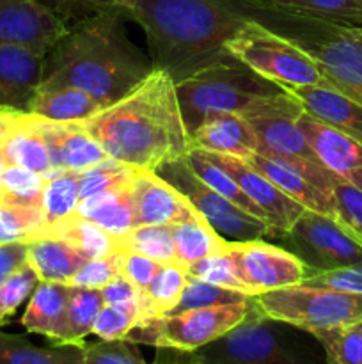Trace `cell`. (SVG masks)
<instances>
[{
  "mask_svg": "<svg viewBox=\"0 0 362 364\" xmlns=\"http://www.w3.org/2000/svg\"><path fill=\"white\" fill-rule=\"evenodd\" d=\"M128 13L110 9L70 25L45 57L38 91L77 87L114 103L155 71L151 57L130 39Z\"/></svg>",
  "mask_w": 362,
  "mask_h": 364,
  "instance_id": "obj_1",
  "label": "cell"
},
{
  "mask_svg": "<svg viewBox=\"0 0 362 364\" xmlns=\"http://www.w3.org/2000/svg\"><path fill=\"white\" fill-rule=\"evenodd\" d=\"M128 18L144 31L155 70L174 84L234 59L226 45L248 21L241 0H135Z\"/></svg>",
  "mask_w": 362,
  "mask_h": 364,
  "instance_id": "obj_2",
  "label": "cell"
},
{
  "mask_svg": "<svg viewBox=\"0 0 362 364\" xmlns=\"http://www.w3.org/2000/svg\"><path fill=\"white\" fill-rule=\"evenodd\" d=\"M82 124L110 159L135 169L155 173L192 148L176 84L162 70Z\"/></svg>",
  "mask_w": 362,
  "mask_h": 364,
  "instance_id": "obj_3",
  "label": "cell"
},
{
  "mask_svg": "<svg viewBox=\"0 0 362 364\" xmlns=\"http://www.w3.org/2000/svg\"><path fill=\"white\" fill-rule=\"evenodd\" d=\"M248 20L300 48L327 85L362 105V27L284 9L263 0H241Z\"/></svg>",
  "mask_w": 362,
  "mask_h": 364,
  "instance_id": "obj_4",
  "label": "cell"
},
{
  "mask_svg": "<svg viewBox=\"0 0 362 364\" xmlns=\"http://www.w3.org/2000/svg\"><path fill=\"white\" fill-rule=\"evenodd\" d=\"M190 364H327L316 336L256 308L219 340L190 352Z\"/></svg>",
  "mask_w": 362,
  "mask_h": 364,
  "instance_id": "obj_5",
  "label": "cell"
},
{
  "mask_svg": "<svg viewBox=\"0 0 362 364\" xmlns=\"http://www.w3.org/2000/svg\"><path fill=\"white\" fill-rule=\"evenodd\" d=\"M283 92L280 85L252 71L238 59L206 68L176 84L177 102L188 135L212 114H240L256 100Z\"/></svg>",
  "mask_w": 362,
  "mask_h": 364,
  "instance_id": "obj_6",
  "label": "cell"
},
{
  "mask_svg": "<svg viewBox=\"0 0 362 364\" xmlns=\"http://www.w3.org/2000/svg\"><path fill=\"white\" fill-rule=\"evenodd\" d=\"M256 308L254 297L240 304L190 309L176 315L149 318L135 326L124 340L133 345L170 348L177 352H195L219 340Z\"/></svg>",
  "mask_w": 362,
  "mask_h": 364,
  "instance_id": "obj_7",
  "label": "cell"
},
{
  "mask_svg": "<svg viewBox=\"0 0 362 364\" xmlns=\"http://www.w3.org/2000/svg\"><path fill=\"white\" fill-rule=\"evenodd\" d=\"M254 301L266 316L309 333L362 322V294L293 284L254 295Z\"/></svg>",
  "mask_w": 362,
  "mask_h": 364,
  "instance_id": "obj_8",
  "label": "cell"
},
{
  "mask_svg": "<svg viewBox=\"0 0 362 364\" xmlns=\"http://www.w3.org/2000/svg\"><path fill=\"white\" fill-rule=\"evenodd\" d=\"M227 52L277 85L325 84L318 66L287 39L248 20L226 45Z\"/></svg>",
  "mask_w": 362,
  "mask_h": 364,
  "instance_id": "obj_9",
  "label": "cell"
},
{
  "mask_svg": "<svg viewBox=\"0 0 362 364\" xmlns=\"http://www.w3.org/2000/svg\"><path fill=\"white\" fill-rule=\"evenodd\" d=\"M162 180L172 185L213 231L229 244L272 238V230L265 220L251 215L229 199L216 194L201 178L195 176L183 159L162 164L155 171Z\"/></svg>",
  "mask_w": 362,
  "mask_h": 364,
  "instance_id": "obj_10",
  "label": "cell"
},
{
  "mask_svg": "<svg viewBox=\"0 0 362 364\" xmlns=\"http://www.w3.org/2000/svg\"><path fill=\"white\" fill-rule=\"evenodd\" d=\"M275 240L304 263L305 272L362 263V242L339 220L314 210H304L293 226Z\"/></svg>",
  "mask_w": 362,
  "mask_h": 364,
  "instance_id": "obj_11",
  "label": "cell"
},
{
  "mask_svg": "<svg viewBox=\"0 0 362 364\" xmlns=\"http://www.w3.org/2000/svg\"><path fill=\"white\" fill-rule=\"evenodd\" d=\"M302 112L304 109L290 95L283 92L256 100L241 110L240 116L245 117L254 132L258 153L261 155L319 162L297 124V117Z\"/></svg>",
  "mask_w": 362,
  "mask_h": 364,
  "instance_id": "obj_12",
  "label": "cell"
},
{
  "mask_svg": "<svg viewBox=\"0 0 362 364\" xmlns=\"http://www.w3.org/2000/svg\"><path fill=\"white\" fill-rule=\"evenodd\" d=\"M227 249L236 262L241 281L252 297L263 291L302 284L305 277L307 269L297 256L280 245L268 244L265 238L227 244Z\"/></svg>",
  "mask_w": 362,
  "mask_h": 364,
  "instance_id": "obj_13",
  "label": "cell"
},
{
  "mask_svg": "<svg viewBox=\"0 0 362 364\" xmlns=\"http://www.w3.org/2000/svg\"><path fill=\"white\" fill-rule=\"evenodd\" d=\"M208 156L220 169L226 171L233 178L234 183L243 191V194L265 213L273 240L286 233L305 210L300 203L284 194L268 178L263 176L259 171H256L243 160L236 156L219 155V153H208Z\"/></svg>",
  "mask_w": 362,
  "mask_h": 364,
  "instance_id": "obj_14",
  "label": "cell"
},
{
  "mask_svg": "<svg viewBox=\"0 0 362 364\" xmlns=\"http://www.w3.org/2000/svg\"><path fill=\"white\" fill-rule=\"evenodd\" d=\"M67 25L35 0H0V45H20L48 53Z\"/></svg>",
  "mask_w": 362,
  "mask_h": 364,
  "instance_id": "obj_15",
  "label": "cell"
},
{
  "mask_svg": "<svg viewBox=\"0 0 362 364\" xmlns=\"http://www.w3.org/2000/svg\"><path fill=\"white\" fill-rule=\"evenodd\" d=\"M38 124L45 137L52 173L71 171L80 174L110 159L102 144L78 121L62 123L38 116Z\"/></svg>",
  "mask_w": 362,
  "mask_h": 364,
  "instance_id": "obj_16",
  "label": "cell"
},
{
  "mask_svg": "<svg viewBox=\"0 0 362 364\" xmlns=\"http://www.w3.org/2000/svg\"><path fill=\"white\" fill-rule=\"evenodd\" d=\"M135 226H174L199 217L194 206L153 171L135 169Z\"/></svg>",
  "mask_w": 362,
  "mask_h": 364,
  "instance_id": "obj_17",
  "label": "cell"
},
{
  "mask_svg": "<svg viewBox=\"0 0 362 364\" xmlns=\"http://www.w3.org/2000/svg\"><path fill=\"white\" fill-rule=\"evenodd\" d=\"M46 53L20 45H0V109L28 112L41 85Z\"/></svg>",
  "mask_w": 362,
  "mask_h": 364,
  "instance_id": "obj_18",
  "label": "cell"
},
{
  "mask_svg": "<svg viewBox=\"0 0 362 364\" xmlns=\"http://www.w3.org/2000/svg\"><path fill=\"white\" fill-rule=\"evenodd\" d=\"M283 91L290 95L305 114L362 144L361 103L327 84L298 85V87L284 85Z\"/></svg>",
  "mask_w": 362,
  "mask_h": 364,
  "instance_id": "obj_19",
  "label": "cell"
},
{
  "mask_svg": "<svg viewBox=\"0 0 362 364\" xmlns=\"http://www.w3.org/2000/svg\"><path fill=\"white\" fill-rule=\"evenodd\" d=\"M188 137L192 148L236 156L243 162L248 156L258 153L254 132L248 127L245 117L236 112L212 114Z\"/></svg>",
  "mask_w": 362,
  "mask_h": 364,
  "instance_id": "obj_20",
  "label": "cell"
},
{
  "mask_svg": "<svg viewBox=\"0 0 362 364\" xmlns=\"http://www.w3.org/2000/svg\"><path fill=\"white\" fill-rule=\"evenodd\" d=\"M245 162L251 167H254L256 171H259L263 176L268 178L284 194L290 196L297 203H300L305 210H314V212L336 219V208H334L332 196L319 191L312 181H309L300 171L295 169L286 160L261 155V153H254Z\"/></svg>",
  "mask_w": 362,
  "mask_h": 364,
  "instance_id": "obj_21",
  "label": "cell"
},
{
  "mask_svg": "<svg viewBox=\"0 0 362 364\" xmlns=\"http://www.w3.org/2000/svg\"><path fill=\"white\" fill-rule=\"evenodd\" d=\"M0 151L7 166L25 167L48 176L52 174L48 149L38 124V116L20 112L13 119L6 134L0 137Z\"/></svg>",
  "mask_w": 362,
  "mask_h": 364,
  "instance_id": "obj_22",
  "label": "cell"
},
{
  "mask_svg": "<svg viewBox=\"0 0 362 364\" xmlns=\"http://www.w3.org/2000/svg\"><path fill=\"white\" fill-rule=\"evenodd\" d=\"M71 284L39 281L28 301L27 309L21 316V326L28 333L41 334L46 340L57 345L60 329L70 301Z\"/></svg>",
  "mask_w": 362,
  "mask_h": 364,
  "instance_id": "obj_23",
  "label": "cell"
},
{
  "mask_svg": "<svg viewBox=\"0 0 362 364\" xmlns=\"http://www.w3.org/2000/svg\"><path fill=\"white\" fill-rule=\"evenodd\" d=\"M85 262L87 258L62 238L43 235L27 244V263L39 281L70 284Z\"/></svg>",
  "mask_w": 362,
  "mask_h": 364,
  "instance_id": "obj_24",
  "label": "cell"
},
{
  "mask_svg": "<svg viewBox=\"0 0 362 364\" xmlns=\"http://www.w3.org/2000/svg\"><path fill=\"white\" fill-rule=\"evenodd\" d=\"M109 105V102L87 91L77 87H62L35 92L28 105V112L52 121L82 123Z\"/></svg>",
  "mask_w": 362,
  "mask_h": 364,
  "instance_id": "obj_25",
  "label": "cell"
},
{
  "mask_svg": "<svg viewBox=\"0 0 362 364\" xmlns=\"http://www.w3.org/2000/svg\"><path fill=\"white\" fill-rule=\"evenodd\" d=\"M43 235L62 238L87 259L106 258V256H112L121 251L119 238L112 237L109 231H105L92 220L82 217L80 213H73V215L64 217L57 223L48 224V226L43 228L39 237H43Z\"/></svg>",
  "mask_w": 362,
  "mask_h": 364,
  "instance_id": "obj_26",
  "label": "cell"
},
{
  "mask_svg": "<svg viewBox=\"0 0 362 364\" xmlns=\"http://www.w3.org/2000/svg\"><path fill=\"white\" fill-rule=\"evenodd\" d=\"M77 213L102 226L112 237L123 238L135 228L133 183L80 199Z\"/></svg>",
  "mask_w": 362,
  "mask_h": 364,
  "instance_id": "obj_27",
  "label": "cell"
},
{
  "mask_svg": "<svg viewBox=\"0 0 362 364\" xmlns=\"http://www.w3.org/2000/svg\"><path fill=\"white\" fill-rule=\"evenodd\" d=\"M84 347L53 345L38 347L27 338L0 331V364H82Z\"/></svg>",
  "mask_w": 362,
  "mask_h": 364,
  "instance_id": "obj_28",
  "label": "cell"
},
{
  "mask_svg": "<svg viewBox=\"0 0 362 364\" xmlns=\"http://www.w3.org/2000/svg\"><path fill=\"white\" fill-rule=\"evenodd\" d=\"M187 281L188 272L183 263H162L149 287L141 294L144 320L167 315L181 299Z\"/></svg>",
  "mask_w": 362,
  "mask_h": 364,
  "instance_id": "obj_29",
  "label": "cell"
},
{
  "mask_svg": "<svg viewBox=\"0 0 362 364\" xmlns=\"http://www.w3.org/2000/svg\"><path fill=\"white\" fill-rule=\"evenodd\" d=\"M105 306L102 290L71 287L66 315L57 345H78L84 347L85 336L92 333V323L99 309Z\"/></svg>",
  "mask_w": 362,
  "mask_h": 364,
  "instance_id": "obj_30",
  "label": "cell"
},
{
  "mask_svg": "<svg viewBox=\"0 0 362 364\" xmlns=\"http://www.w3.org/2000/svg\"><path fill=\"white\" fill-rule=\"evenodd\" d=\"M177 262L185 267L226 249L229 242L220 238L201 215L172 226Z\"/></svg>",
  "mask_w": 362,
  "mask_h": 364,
  "instance_id": "obj_31",
  "label": "cell"
},
{
  "mask_svg": "<svg viewBox=\"0 0 362 364\" xmlns=\"http://www.w3.org/2000/svg\"><path fill=\"white\" fill-rule=\"evenodd\" d=\"M183 160L185 164L190 167L192 173H194L197 178H201L209 188H213V191L216 192V194L229 199L231 203L240 206L241 210H245L247 213H251V215L258 217V219L265 220L266 223L265 213H263L261 210H259L258 206H256L254 203L243 194V191L234 183V180L226 173V171L220 169V167L209 159L208 153L197 148H190L187 153H185Z\"/></svg>",
  "mask_w": 362,
  "mask_h": 364,
  "instance_id": "obj_32",
  "label": "cell"
},
{
  "mask_svg": "<svg viewBox=\"0 0 362 364\" xmlns=\"http://www.w3.org/2000/svg\"><path fill=\"white\" fill-rule=\"evenodd\" d=\"M45 228L41 206L21 205L0 198V245L31 240L39 237Z\"/></svg>",
  "mask_w": 362,
  "mask_h": 364,
  "instance_id": "obj_33",
  "label": "cell"
},
{
  "mask_svg": "<svg viewBox=\"0 0 362 364\" xmlns=\"http://www.w3.org/2000/svg\"><path fill=\"white\" fill-rule=\"evenodd\" d=\"M80 196H78V173L60 171L45 176V188L41 196V210L45 213V226L57 223L67 215L77 213Z\"/></svg>",
  "mask_w": 362,
  "mask_h": 364,
  "instance_id": "obj_34",
  "label": "cell"
},
{
  "mask_svg": "<svg viewBox=\"0 0 362 364\" xmlns=\"http://www.w3.org/2000/svg\"><path fill=\"white\" fill-rule=\"evenodd\" d=\"M119 242L121 249L144 255L158 263L177 262L172 226H135Z\"/></svg>",
  "mask_w": 362,
  "mask_h": 364,
  "instance_id": "obj_35",
  "label": "cell"
},
{
  "mask_svg": "<svg viewBox=\"0 0 362 364\" xmlns=\"http://www.w3.org/2000/svg\"><path fill=\"white\" fill-rule=\"evenodd\" d=\"M322 343L327 364H362V322L312 331Z\"/></svg>",
  "mask_w": 362,
  "mask_h": 364,
  "instance_id": "obj_36",
  "label": "cell"
},
{
  "mask_svg": "<svg viewBox=\"0 0 362 364\" xmlns=\"http://www.w3.org/2000/svg\"><path fill=\"white\" fill-rule=\"evenodd\" d=\"M252 295L241 294V291L229 290V288L216 287V284L206 283V281L197 279V277L188 276L185 290L177 304L170 309L167 315H176L181 311H190V309L202 308H215V306L227 304H240V302L248 301Z\"/></svg>",
  "mask_w": 362,
  "mask_h": 364,
  "instance_id": "obj_37",
  "label": "cell"
},
{
  "mask_svg": "<svg viewBox=\"0 0 362 364\" xmlns=\"http://www.w3.org/2000/svg\"><path fill=\"white\" fill-rule=\"evenodd\" d=\"M284 9L362 27V0H263Z\"/></svg>",
  "mask_w": 362,
  "mask_h": 364,
  "instance_id": "obj_38",
  "label": "cell"
},
{
  "mask_svg": "<svg viewBox=\"0 0 362 364\" xmlns=\"http://www.w3.org/2000/svg\"><path fill=\"white\" fill-rule=\"evenodd\" d=\"M133 174L135 167L124 166V164L109 159L99 166L78 174V196L80 199H85L106 191L128 187L133 183Z\"/></svg>",
  "mask_w": 362,
  "mask_h": 364,
  "instance_id": "obj_39",
  "label": "cell"
},
{
  "mask_svg": "<svg viewBox=\"0 0 362 364\" xmlns=\"http://www.w3.org/2000/svg\"><path fill=\"white\" fill-rule=\"evenodd\" d=\"M144 320L141 301L130 304H105L99 309L92 333L99 340H124L135 326Z\"/></svg>",
  "mask_w": 362,
  "mask_h": 364,
  "instance_id": "obj_40",
  "label": "cell"
},
{
  "mask_svg": "<svg viewBox=\"0 0 362 364\" xmlns=\"http://www.w3.org/2000/svg\"><path fill=\"white\" fill-rule=\"evenodd\" d=\"M187 272L188 276L197 277V279L206 281V283L229 288V290H236L248 295L247 288H245L243 281L240 277V272H238L236 262L231 256L227 245L224 251L215 252V255L208 256V258L199 259V262L188 265Z\"/></svg>",
  "mask_w": 362,
  "mask_h": 364,
  "instance_id": "obj_41",
  "label": "cell"
},
{
  "mask_svg": "<svg viewBox=\"0 0 362 364\" xmlns=\"http://www.w3.org/2000/svg\"><path fill=\"white\" fill-rule=\"evenodd\" d=\"M2 187V196H0L2 199L21 203V205L41 206L45 176L25 167L6 166Z\"/></svg>",
  "mask_w": 362,
  "mask_h": 364,
  "instance_id": "obj_42",
  "label": "cell"
},
{
  "mask_svg": "<svg viewBox=\"0 0 362 364\" xmlns=\"http://www.w3.org/2000/svg\"><path fill=\"white\" fill-rule=\"evenodd\" d=\"M35 2L59 16L70 27L103 11L124 9L128 13L135 0H35Z\"/></svg>",
  "mask_w": 362,
  "mask_h": 364,
  "instance_id": "obj_43",
  "label": "cell"
},
{
  "mask_svg": "<svg viewBox=\"0 0 362 364\" xmlns=\"http://www.w3.org/2000/svg\"><path fill=\"white\" fill-rule=\"evenodd\" d=\"M39 277L27 262L0 284V326L32 295Z\"/></svg>",
  "mask_w": 362,
  "mask_h": 364,
  "instance_id": "obj_44",
  "label": "cell"
},
{
  "mask_svg": "<svg viewBox=\"0 0 362 364\" xmlns=\"http://www.w3.org/2000/svg\"><path fill=\"white\" fill-rule=\"evenodd\" d=\"M336 220L362 242V188L336 176L332 183Z\"/></svg>",
  "mask_w": 362,
  "mask_h": 364,
  "instance_id": "obj_45",
  "label": "cell"
},
{
  "mask_svg": "<svg viewBox=\"0 0 362 364\" xmlns=\"http://www.w3.org/2000/svg\"><path fill=\"white\" fill-rule=\"evenodd\" d=\"M82 364H146L141 352L126 340H99L84 345Z\"/></svg>",
  "mask_w": 362,
  "mask_h": 364,
  "instance_id": "obj_46",
  "label": "cell"
},
{
  "mask_svg": "<svg viewBox=\"0 0 362 364\" xmlns=\"http://www.w3.org/2000/svg\"><path fill=\"white\" fill-rule=\"evenodd\" d=\"M121 276V251L99 259H87L70 281L71 287L102 290L105 284Z\"/></svg>",
  "mask_w": 362,
  "mask_h": 364,
  "instance_id": "obj_47",
  "label": "cell"
},
{
  "mask_svg": "<svg viewBox=\"0 0 362 364\" xmlns=\"http://www.w3.org/2000/svg\"><path fill=\"white\" fill-rule=\"evenodd\" d=\"M302 284L332 288V290L350 291V294H362V263L325 270V272H305Z\"/></svg>",
  "mask_w": 362,
  "mask_h": 364,
  "instance_id": "obj_48",
  "label": "cell"
},
{
  "mask_svg": "<svg viewBox=\"0 0 362 364\" xmlns=\"http://www.w3.org/2000/svg\"><path fill=\"white\" fill-rule=\"evenodd\" d=\"M160 267L162 263L155 262L148 256L121 249V276L130 281L138 294H142L149 287Z\"/></svg>",
  "mask_w": 362,
  "mask_h": 364,
  "instance_id": "obj_49",
  "label": "cell"
},
{
  "mask_svg": "<svg viewBox=\"0 0 362 364\" xmlns=\"http://www.w3.org/2000/svg\"><path fill=\"white\" fill-rule=\"evenodd\" d=\"M332 171L336 176L362 188V144L355 142L353 139L341 142L334 155Z\"/></svg>",
  "mask_w": 362,
  "mask_h": 364,
  "instance_id": "obj_50",
  "label": "cell"
},
{
  "mask_svg": "<svg viewBox=\"0 0 362 364\" xmlns=\"http://www.w3.org/2000/svg\"><path fill=\"white\" fill-rule=\"evenodd\" d=\"M102 295L105 304H130V302L141 301V294L123 276H117L116 279L105 284L102 288Z\"/></svg>",
  "mask_w": 362,
  "mask_h": 364,
  "instance_id": "obj_51",
  "label": "cell"
},
{
  "mask_svg": "<svg viewBox=\"0 0 362 364\" xmlns=\"http://www.w3.org/2000/svg\"><path fill=\"white\" fill-rule=\"evenodd\" d=\"M27 262V244L14 242V244L0 245V284Z\"/></svg>",
  "mask_w": 362,
  "mask_h": 364,
  "instance_id": "obj_52",
  "label": "cell"
},
{
  "mask_svg": "<svg viewBox=\"0 0 362 364\" xmlns=\"http://www.w3.org/2000/svg\"><path fill=\"white\" fill-rule=\"evenodd\" d=\"M16 110H9V109H0V137L7 132V128L11 127L13 119L16 117Z\"/></svg>",
  "mask_w": 362,
  "mask_h": 364,
  "instance_id": "obj_53",
  "label": "cell"
},
{
  "mask_svg": "<svg viewBox=\"0 0 362 364\" xmlns=\"http://www.w3.org/2000/svg\"><path fill=\"white\" fill-rule=\"evenodd\" d=\"M6 160H4V155L2 151H0V196H2V178H4V169H6Z\"/></svg>",
  "mask_w": 362,
  "mask_h": 364,
  "instance_id": "obj_54",
  "label": "cell"
}]
</instances>
